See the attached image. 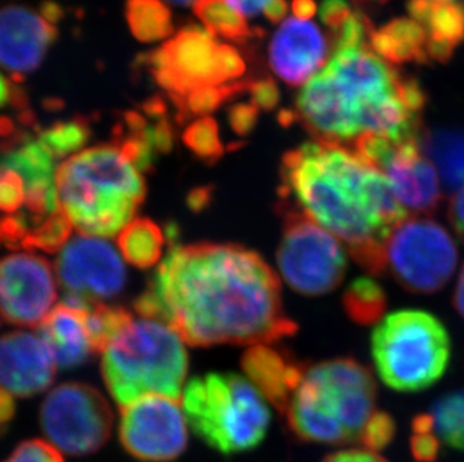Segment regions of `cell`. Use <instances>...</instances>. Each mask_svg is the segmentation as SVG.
<instances>
[{
    "mask_svg": "<svg viewBox=\"0 0 464 462\" xmlns=\"http://www.w3.org/2000/svg\"><path fill=\"white\" fill-rule=\"evenodd\" d=\"M134 310L193 347L274 344L298 332L278 275L237 244L171 245Z\"/></svg>",
    "mask_w": 464,
    "mask_h": 462,
    "instance_id": "6da1fadb",
    "label": "cell"
},
{
    "mask_svg": "<svg viewBox=\"0 0 464 462\" xmlns=\"http://www.w3.org/2000/svg\"><path fill=\"white\" fill-rule=\"evenodd\" d=\"M280 179V201L335 236L365 271L382 275L386 239L409 214L381 171L346 146L314 140L283 155Z\"/></svg>",
    "mask_w": 464,
    "mask_h": 462,
    "instance_id": "7a4b0ae2",
    "label": "cell"
},
{
    "mask_svg": "<svg viewBox=\"0 0 464 462\" xmlns=\"http://www.w3.org/2000/svg\"><path fill=\"white\" fill-rule=\"evenodd\" d=\"M376 411L370 370L355 359L337 358L307 365L283 416L299 441L343 446L358 441Z\"/></svg>",
    "mask_w": 464,
    "mask_h": 462,
    "instance_id": "3957f363",
    "label": "cell"
},
{
    "mask_svg": "<svg viewBox=\"0 0 464 462\" xmlns=\"http://www.w3.org/2000/svg\"><path fill=\"white\" fill-rule=\"evenodd\" d=\"M57 205L83 235L111 237L131 223L143 205L140 171L114 144L84 149L62 162L54 176Z\"/></svg>",
    "mask_w": 464,
    "mask_h": 462,
    "instance_id": "277c9868",
    "label": "cell"
},
{
    "mask_svg": "<svg viewBox=\"0 0 464 462\" xmlns=\"http://www.w3.org/2000/svg\"><path fill=\"white\" fill-rule=\"evenodd\" d=\"M102 372L119 407L148 395L179 399L188 374V354L170 326L132 320L104 350Z\"/></svg>",
    "mask_w": 464,
    "mask_h": 462,
    "instance_id": "5b68a950",
    "label": "cell"
},
{
    "mask_svg": "<svg viewBox=\"0 0 464 462\" xmlns=\"http://www.w3.org/2000/svg\"><path fill=\"white\" fill-rule=\"evenodd\" d=\"M182 399L194 434L219 454L256 449L271 425L265 398L242 375L210 372L194 377L185 386Z\"/></svg>",
    "mask_w": 464,
    "mask_h": 462,
    "instance_id": "8992f818",
    "label": "cell"
},
{
    "mask_svg": "<svg viewBox=\"0 0 464 462\" xmlns=\"http://www.w3.org/2000/svg\"><path fill=\"white\" fill-rule=\"evenodd\" d=\"M372 356L377 374L388 388L420 392L445 374L451 359V338L433 314L397 311L374 327Z\"/></svg>",
    "mask_w": 464,
    "mask_h": 462,
    "instance_id": "52a82bcc",
    "label": "cell"
},
{
    "mask_svg": "<svg viewBox=\"0 0 464 462\" xmlns=\"http://www.w3.org/2000/svg\"><path fill=\"white\" fill-rule=\"evenodd\" d=\"M283 218L276 265L290 288L304 296H324L343 283L347 271L342 242L294 206L280 201Z\"/></svg>",
    "mask_w": 464,
    "mask_h": 462,
    "instance_id": "ba28073f",
    "label": "cell"
},
{
    "mask_svg": "<svg viewBox=\"0 0 464 462\" xmlns=\"http://www.w3.org/2000/svg\"><path fill=\"white\" fill-rule=\"evenodd\" d=\"M459 249L447 228L430 217H408L383 246V269L409 293L433 294L452 278Z\"/></svg>",
    "mask_w": 464,
    "mask_h": 462,
    "instance_id": "9c48e42d",
    "label": "cell"
},
{
    "mask_svg": "<svg viewBox=\"0 0 464 462\" xmlns=\"http://www.w3.org/2000/svg\"><path fill=\"white\" fill-rule=\"evenodd\" d=\"M40 425L56 449L72 457H86L109 441L113 411L98 389L71 381L47 393L41 404Z\"/></svg>",
    "mask_w": 464,
    "mask_h": 462,
    "instance_id": "30bf717a",
    "label": "cell"
},
{
    "mask_svg": "<svg viewBox=\"0 0 464 462\" xmlns=\"http://www.w3.org/2000/svg\"><path fill=\"white\" fill-rule=\"evenodd\" d=\"M56 275L70 305L91 310L118 296L127 284V271L116 249L93 236L80 235L62 248Z\"/></svg>",
    "mask_w": 464,
    "mask_h": 462,
    "instance_id": "8fae6325",
    "label": "cell"
},
{
    "mask_svg": "<svg viewBox=\"0 0 464 462\" xmlns=\"http://www.w3.org/2000/svg\"><path fill=\"white\" fill-rule=\"evenodd\" d=\"M119 440L132 458L171 462L188 446L187 419L178 399L148 395L121 407Z\"/></svg>",
    "mask_w": 464,
    "mask_h": 462,
    "instance_id": "7c38bea8",
    "label": "cell"
},
{
    "mask_svg": "<svg viewBox=\"0 0 464 462\" xmlns=\"http://www.w3.org/2000/svg\"><path fill=\"white\" fill-rule=\"evenodd\" d=\"M155 83L170 96L224 83L219 70V44L209 32L184 27L166 44L143 57Z\"/></svg>",
    "mask_w": 464,
    "mask_h": 462,
    "instance_id": "4fadbf2b",
    "label": "cell"
},
{
    "mask_svg": "<svg viewBox=\"0 0 464 462\" xmlns=\"http://www.w3.org/2000/svg\"><path fill=\"white\" fill-rule=\"evenodd\" d=\"M57 296L45 258L17 253L0 258V315L14 326L40 327Z\"/></svg>",
    "mask_w": 464,
    "mask_h": 462,
    "instance_id": "5bb4252c",
    "label": "cell"
},
{
    "mask_svg": "<svg viewBox=\"0 0 464 462\" xmlns=\"http://www.w3.org/2000/svg\"><path fill=\"white\" fill-rule=\"evenodd\" d=\"M295 107L298 123L315 141L346 146L362 134L358 111L326 71H320L304 86Z\"/></svg>",
    "mask_w": 464,
    "mask_h": 462,
    "instance_id": "9a60e30c",
    "label": "cell"
},
{
    "mask_svg": "<svg viewBox=\"0 0 464 462\" xmlns=\"http://www.w3.org/2000/svg\"><path fill=\"white\" fill-rule=\"evenodd\" d=\"M379 171L408 214L430 217L442 203L438 168L424 157V141L395 144L392 155Z\"/></svg>",
    "mask_w": 464,
    "mask_h": 462,
    "instance_id": "2e32d148",
    "label": "cell"
},
{
    "mask_svg": "<svg viewBox=\"0 0 464 462\" xmlns=\"http://www.w3.org/2000/svg\"><path fill=\"white\" fill-rule=\"evenodd\" d=\"M56 362L40 333L15 331L0 336V388L20 398L52 386Z\"/></svg>",
    "mask_w": 464,
    "mask_h": 462,
    "instance_id": "e0dca14e",
    "label": "cell"
},
{
    "mask_svg": "<svg viewBox=\"0 0 464 462\" xmlns=\"http://www.w3.org/2000/svg\"><path fill=\"white\" fill-rule=\"evenodd\" d=\"M56 40V26L34 9L18 5L0 8V66L11 74L35 71Z\"/></svg>",
    "mask_w": 464,
    "mask_h": 462,
    "instance_id": "ac0fdd59",
    "label": "cell"
},
{
    "mask_svg": "<svg viewBox=\"0 0 464 462\" xmlns=\"http://www.w3.org/2000/svg\"><path fill=\"white\" fill-rule=\"evenodd\" d=\"M328 41L314 23L287 18L269 44V66L285 84L298 88L324 66Z\"/></svg>",
    "mask_w": 464,
    "mask_h": 462,
    "instance_id": "d6986e66",
    "label": "cell"
},
{
    "mask_svg": "<svg viewBox=\"0 0 464 462\" xmlns=\"http://www.w3.org/2000/svg\"><path fill=\"white\" fill-rule=\"evenodd\" d=\"M324 71L337 82L349 102L358 110L360 122L365 105L395 95L400 77L394 66L385 63L368 47L334 53Z\"/></svg>",
    "mask_w": 464,
    "mask_h": 462,
    "instance_id": "ffe728a7",
    "label": "cell"
},
{
    "mask_svg": "<svg viewBox=\"0 0 464 462\" xmlns=\"http://www.w3.org/2000/svg\"><path fill=\"white\" fill-rule=\"evenodd\" d=\"M246 372L257 392L285 415L290 398L298 389L307 365L294 358L285 350L272 349L269 345H253L241 359Z\"/></svg>",
    "mask_w": 464,
    "mask_h": 462,
    "instance_id": "44dd1931",
    "label": "cell"
},
{
    "mask_svg": "<svg viewBox=\"0 0 464 462\" xmlns=\"http://www.w3.org/2000/svg\"><path fill=\"white\" fill-rule=\"evenodd\" d=\"M88 315L86 308L63 302L50 311L40 326L38 333L62 370L80 367L95 354L89 335Z\"/></svg>",
    "mask_w": 464,
    "mask_h": 462,
    "instance_id": "7402d4cb",
    "label": "cell"
},
{
    "mask_svg": "<svg viewBox=\"0 0 464 462\" xmlns=\"http://www.w3.org/2000/svg\"><path fill=\"white\" fill-rule=\"evenodd\" d=\"M119 251L137 269H150L161 260L164 233L150 218H134L118 236Z\"/></svg>",
    "mask_w": 464,
    "mask_h": 462,
    "instance_id": "603a6c76",
    "label": "cell"
},
{
    "mask_svg": "<svg viewBox=\"0 0 464 462\" xmlns=\"http://www.w3.org/2000/svg\"><path fill=\"white\" fill-rule=\"evenodd\" d=\"M424 150L448 187L464 185V128H443L425 134Z\"/></svg>",
    "mask_w": 464,
    "mask_h": 462,
    "instance_id": "cb8c5ba5",
    "label": "cell"
},
{
    "mask_svg": "<svg viewBox=\"0 0 464 462\" xmlns=\"http://www.w3.org/2000/svg\"><path fill=\"white\" fill-rule=\"evenodd\" d=\"M388 297L381 284L374 279L356 278L343 294V308L347 317L361 326L379 324L385 315Z\"/></svg>",
    "mask_w": 464,
    "mask_h": 462,
    "instance_id": "d4e9b609",
    "label": "cell"
},
{
    "mask_svg": "<svg viewBox=\"0 0 464 462\" xmlns=\"http://www.w3.org/2000/svg\"><path fill=\"white\" fill-rule=\"evenodd\" d=\"M193 9L212 36L244 44L255 35L246 17L226 0H196Z\"/></svg>",
    "mask_w": 464,
    "mask_h": 462,
    "instance_id": "484cf974",
    "label": "cell"
},
{
    "mask_svg": "<svg viewBox=\"0 0 464 462\" xmlns=\"http://www.w3.org/2000/svg\"><path fill=\"white\" fill-rule=\"evenodd\" d=\"M125 17L132 35L141 43L167 40L173 34L170 9L161 0H127Z\"/></svg>",
    "mask_w": 464,
    "mask_h": 462,
    "instance_id": "4316f807",
    "label": "cell"
},
{
    "mask_svg": "<svg viewBox=\"0 0 464 462\" xmlns=\"http://www.w3.org/2000/svg\"><path fill=\"white\" fill-rule=\"evenodd\" d=\"M246 92H248V82H235L214 88L198 89L184 96H170V100L178 110L176 120L185 123L191 118L200 119L214 113L224 102L235 100L237 95Z\"/></svg>",
    "mask_w": 464,
    "mask_h": 462,
    "instance_id": "83f0119b",
    "label": "cell"
},
{
    "mask_svg": "<svg viewBox=\"0 0 464 462\" xmlns=\"http://www.w3.org/2000/svg\"><path fill=\"white\" fill-rule=\"evenodd\" d=\"M433 432L440 443L464 452V390L447 393L430 409Z\"/></svg>",
    "mask_w": 464,
    "mask_h": 462,
    "instance_id": "f1b7e54d",
    "label": "cell"
},
{
    "mask_svg": "<svg viewBox=\"0 0 464 462\" xmlns=\"http://www.w3.org/2000/svg\"><path fill=\"white\" fill-rule=\"evenodd\" d=\"M38 140L49 149L54 159L79 153L91 139V125L83 118H74L65 122H57L47 130L38 131Z\"/></svg>",
    "mask_w": 464,
    "mask_h": 462,
    "instance_id": "f546056e",
    "label": "cell"
},
{
    "mask_svg": "<svg viewBox=\"0 0 464 462\" xmlns=\"http://www.w3.org/2000/svg\"><path fill=\"white\" fill-rule=\"evenodd\" d=\"M130 311L122 306L98 303L89 310L88 329L93 353H104L110 342L132 322Z\"/></svg>",
    "mask_w": 464,
    "mask_h": 462,
    "instance_id": "4dcf8cb0",
    "label": "cell"
},
{
    "mask_svg": "<svg viewBox=\"0 0 464 462\" xmlns=\"http://www.w3.org/2000/svg\"><path fill=\"white\" fill-rule=\"evenodd\" d=\"M182 141L198 161L209 166L219 161L226 150L219 139L218 125L212 118H200L189 123Z\"/></svg>",
    "mask_w": 464,
    "mask_h": 462,
    "instance_id": "1f68e13d",
    "label": "cell"
},
{
    "mask_svg": "<svg viewBox=\"0 0 464 462\" xmlns=\"http://www.w3.org/2000/svg\"><path fill=\"white\" fill-rule=\"evenodd\" d=\"M71 230L72 224L61 209L56 210L54 214L50 215L43 223L32 227L27 235L23 249L32 251V249H40L44 253H57L70 242Z\"/></svg>",
    "mask_w": 464,
    "mask_h": 462,
    "instance_id": "d6a6232c",
    "label": "cell"
},
{
    "mask_svg": "<svg viewBox=\"0 0 464 462\" xmlns=\"http://www.w3.org/2000/svg\"><path fill=\"white\" fill-rule=\"evenodd\" d=\"M430 36L459 45L464 41V5L438 4L429 24Z\"/></svg>",
    "mask_w": 464,
    "mask_h": 462,
    "instance_id": "836d02e7",
    "label": "cell"
},
{
    "mask_svg": "<svg viewBox=\"0 0 464 462\" xmlns=\"http://www.w3.org/2000/svg\"><path fill=\"white\" fill-rule=\"evenodd\" d=\"M372 23L370 18L361 11L352 13L351 17L343 23V26L329 36V50L331 53L347 52V50H360L367 47L365 41L370 40Z\"/></svg>",
    "mask_w": 464,
    "mask_h": 462,
    "instance_id": "e575fe53",
    "label": "cell"
},
{
    "mask_svg": "<svg viewBox=\"0 0 464 462\" xmlns=\"http://www.w3.org/2000/svg\"><path fill=\"white\" fill-rule=\"evenodd\" d=\"M409 448L416 462H436L440 457L442 443L433 432V422L429 413L413 418Z\"/></svg>",
    "mask_w": 464,
    "mask_h": 462,
    "instance_id": "d590c367",
    "label": "cell"
},
{
    "mask_svg": "<svg viewBox=\"0 0 464 462\" xmlns=\"http://www.w3.org/2000/svg\"><path fill=\"white\" fill-rule=\"evenodd\" d=\"M397 434L395 419L386 411L377 410L361 432L358 443L363 449L379 452L388 448L394 441Z\"/></svg>",
    "mask_w": 464,
    "mask_h": 462,
    "instance_id": "8d00e7d4",
    "label": "cell"
},
{
    "mask_svg": "<svg viewBox=\"0 0 464 462\" xmlns=\"http://www.w3.org/2000/svg\"><path fill=\"white\" fill-rule=\"evenodd\" d=\"M26 200V185L15 171L0 167V210L8 215L18 214Z\"/></svg>",
    "mask_w": 464,
    "mask_h": 462,
    "instance_id": "74e56055",
    "label": "cell"
},
{
    "mask_svg": "<svg viewBox=\"0 0 464 462\" xmlns=\"http://www.w3.org/2000/svg\"><path fill=\"white\" fill-rule=\"evenodd\" d=\"M5 462H65L61 450L38 438L23 441Z\"/></svg>",
    "mask_w": 464,
    "mask_h": 462,
    "instance_id": "f35d334b",
    "label": "cell"
},
{
    "mask_svg": "<svg viewBox=\"0 0 464 462\" xmlns=\"http://www.w3.org/2000/svg\"><path fill=\"white\" fill-rule=\"evenodd\" d=\"M395 95L403 104L404 109L413 116H420L429 102V95L425 92V89L422 88L420 80L412 75L400 74L395 86Z\"/></svg>",
    "mask_w": 464,
    "mask_h": 462,
    "instance_id": "ab89813d",
    "label": "cell"
},
{
    "mask_svg": "<svg viewBox=\"0 0 464 462\" xmlns=\"http://www.w3.org/2000/svg\"><path fill=\"white\" fill-rule=\"evenodd\" d=\"M382 31L399 41L400 44L420 48H425L427 44V32L420 24L413 22L412 18H394L382 27Z\"/></svg>",
    "mask_w": 464,
    "mask_h": 462,
    "instance_id": "60d3db41",
    "label": "cell"
},
{
    "mask_svg": "<svg viewBox=\"0 0 464 462\" xmlns=\"http://www.w3.org/2000/svg\"><path fill=\"white\" fill-rule=\"evenodd\" d=\"M248 92L251 95V104L263 111H274L280 104V89L272 77L251 80L248 82Z\"/></svg>",
    "mask_w": 464,
    "mask_h": 462,
    "instance_id": "b9f144b4",
    "label": "cell"
},
{
    "mask_svg": "<svg viewBox=\"0 0 464 462\" xmlns=\"http://www.w3.org/2000/svg\"><path fill=\"white\" fill-rule=\"evenodd\" d=\"M260 110L251 102H237L227 111L228 125L239 137L250 136L257 127Z\"/></svg>",
    "mask_w": 464,
    "mask_h": 462,
    "instance_id": "7bdbcfd3",
    "label": "cell"
},
{
    "mask_svg": "<svg viewBox=\"0 0 464 462\" xmlns=\"http://www.w3.org/2000/svg\"><path fill=\"white\" fill-rule=\"evenodd\" d=\"M352 13L353 11L347 0H324L320 5V20L331 32L340 29Z\"/></svg>",
    "mask_w": 464,
    "mask_h": 462,
    "instance_id": "ee69618b",
    "label": "cell"
},
{
    "mask_svg": "<svg viewBox=\"0 0 464 462\" xmlns=\"http://www.w3.org/2000/svg\"><path fill=\"white\" fill-rule=\"evenodd\" d=\"M219 70L223 75L224 83L237 80L244 75L246 65L241 53L232 45L219 44Z\"/></svg>",
    "mask_w": 464,
    "mask_h": 462,
    "instance_id": "f6af8a7d",
    "label": "cell"
},
{
    "mask_svg": "<svg viewBox=\"0 0 464 462\" xmlns=\"http://www.w3.org/2000/svg\"><path fill=\"white\" fill-rule=\"evenodd\" d=\"M322 462H388L383 457L367 449L337 450L324 457Z\"/></svg>",
    "mask_w": 464,
    "mask_h": 462,
    "instance_id": "bcb514c9",
    "label": "cell"
},
{
    "mask_svg": "<svg viewBox=\"0 0 464 462\" xmlns=\"http://www.w3.org/2000/svg\"><path fill=\"white\" fill-rule=\"evenodd\" d=\"M448 219L464 244V187L451 197L448 205Z\"/></svg>",
    "mask_w": 464,
    "mask_h": 462,
    "instance_id": "7dc6e473",
    "label": "cell"
},
{
    "mask_svg": "<svg viewBox=\"0 0 464 462\" xmlns=\"http://www.w3.org/2000/svg\"><path fill=\"white\" fill-rule=\"evenodd\" d=\"M438 6L436 0H408V13L413 22L424 29H429L430 20L433 17L434 9Z\"/></svg>",
    "mask_w": 464,
    "mask_h": 462,
    "instance_id": "c3c4849f",
    "label": "cell"
},
{
    "mask_svg": "<svg viewBox=\"0 0 464 462\" xmlns=\"http://www.w3.org/2000/svg\"><path fill=\"white\" fill-rule=\"evenodd\" d=\"M454 52H456V45L448 43V41L431 38V36L425 44V53H427L429 61L431 59V61L439 62V63H448L451 61Z\"/></svg>",
    "mask_w": 464,
    "mask_h": 462,
    "instance_id": "681fc988",
    "label": "cell"
},
{
    "mask_svg": "<svg viewBox=\"0 0 464 462\" xmlns=\"http://www.w3.org/2000/svg\"><path fill=\"white\" fill-rule=\"evenodd\" d=\"M14 418H15V401L13 395L4 388H0V438L8 432Z\"/></svg>",
    "mask_w": 464,
    "mask_h": 462,
    "instance_id": "f907efd6",
    "label": "cell"
},
{
    "mask_svg": "<svg viewBox=\"0 0 464 462\" xmlns=\"http://www.w3.org/2000/svg\"><path fill=\"white\" fill-rule=\"evenodd\" d=\"M212 187H200L196 188L193 191L189 192L187 203H188L189 209L193 212H200V210L207 209L210 200H212Z\"/></svg>",
    "mask_w": 464,
    "mask_h": 462,
    "instance_id": "816d5d0a",
    "label": "cell"
},
{
    "mask_svg": "<svg viewBox=\"0 0 464 462\" xmlns=\"http://www.w3.org/2000/svg\"><path fill=\"white\" fill-rule=\"evenodd\" d=\"M287 13H289L287 0H269V4L263 9V15L272 24L283 22L287 17Z\"/></svg>",
    "mask_w": 464,
    "mask_h": 462,
    "instance_id": "f5cc1de1",
    "label": "cell"
},
{
    "mask_svg": "<svg viewBox=\"0 0 464 462\" xmlns=\"http://www.w3.org/2000/svg\"><path fill=\"white\" fill-rule=\"evenodd\" d=\"M226 2L237 9V13L246 17H255L269 4V0H226Z\"/></svg>",
    "mask_w": 464,
    "mask_h": 462,
    "instance_id": "db71d44e",
    "label": "cell"
},
{
    "mask_svg": "<svg viewBox=\"0 0 464 462\" xmlns=\"http://www.w3.org/2000/svg\"><path fill=\"white\" fill-rule=\"evenodd\" d=\"M292 11H294L295 17L303 22H307L314 17L317 13V5L314 0H294L292 2Z\"/></svg>",
    "mask_w": 464,
    "mask_h": 462,
    "instance_id": "11a10c76",
    "label": "cell"
},
{
    "mask_svg": "<svg viewBox=\"0 0 464 462\" xmlns=\"http://www.w3.org/2000/svg\"><path fill=\"white\" fill-rule=\"evenodd\" d=\"M40 14L49 23H56L63 17V11H62L61 5L54 4V2H44L41 6Z\"/></svg>",
    "mask_w": 464,
    "mask_h": 462,
    "instance_id": "9f6ffc18",
    "label": "cell"
},
{
    "mask_svg": "<svg viewBox=\"0 0 464 462\" xmlns=\"http://www.w3.org/2000/svg\"><path fill=\"white\" fill-rule=\"evenodd\" d=\"M15 100H17V92L14 91L8 80L0 74V109L8 104V102H11V101Z\"/></svg>",
    "mask_w": 464,
    "mask_h": 462,
    "instance_id": "6f0895ef",
    "label": "cell"
},
{
    "mask_svg": "<svg viewBox=\"0 0 464 462\" xmlns=\"http://www.w3.org/2000/svg\"><path fill=\"white\" fill-rule=\"evenodd\" d=\"M454 306H456L457 313L464 319V265L461 267L459 281H457L456 293H454Z\"/></svg>",
    "mask_w": 464,
    "mask_h": 462,
    "instance_id": "680465c9",
    "label": "cell"
},
{
    "mask_svg": "<svg viewBox=\"0 0 464 462\" xmlns=\"http://www.w3.org/2000/svg\"><path fill=\"white\" fill-rule=\"evenodd\" d=\"M278 120H280L283 127H290V125L298 123L296 113H295V111H290V110H281L280 114H278Z\"/></svg>",
    "mask_w": 464,
    "mask_h": 462,
    "instance_id": "91938a15",
    "label": "cell"
},
{
    "mask_svg": "<svg viewBox=\"0 0 464 462\" xmlns=\"http://www.w3.org/2000/svg\"><path fill=\"white\" fill-rule=\"evenodd\" d=\"M171 4L175 5H182V6H187V5H194L196 0H169Z\"/></svg>",
    "mask_w": 464,
    "mask_h": 462,
    "instance_id": "94428289",
    "label": "cell"
},
{
    "mask_svg": "<svg viewBox=\"0 0 464 462\" xmlns=\"http://www.w3.org/2000/svg\"><path fill=\"white\" fill-rule=\"evenodd\" d=\"M0 242H2V239H0Z\"/></svg>",
    "mask_w": 464,
    "mask_h": 462,
    "instance_id": "6125c7cd",
    "label": "cell"
}]
</instances>
